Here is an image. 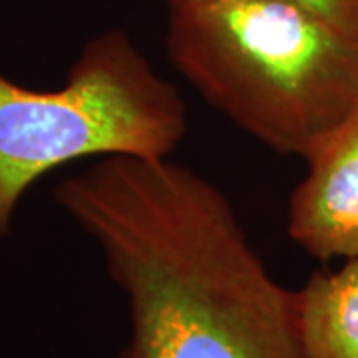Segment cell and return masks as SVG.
Returning a JSON list of instances; mask_svg holds the SVG:
<instances>
[{
    "instance_id": "obj_1",
    "label": "cell",
    "mask_w": 358,
    "mask_h": 358,
    "mask_svg": "<svg viewBox=\"0 0 358 358\" xmlns=\"http://www.w3.org/2000/svg\"><path fill=\"white\" fill-rule=\"evenodd\" d=\"M54 201L100 247L126 296L129 336L117 358H307L296 294L197 171L108 155L62 179Z\"/></svg>"
},
{
    "instance_id": "obj_2",
    "label": "cell",
    "mask_w": 358,
    "mask_h": 358,
    "mask_svg": "<svg viewBox=\"0 0 358 358\" xmlns=\"http://www.w3.org/2000/svg\"><path fill=\"white\" fill-rule=\"evenodd\" d=\"M169 60L273 152L308 159L358 108V38L289 0L167 4Z\"/></svg>"
},
{
    "instance_id": "obj_3",
    "label": "cell",
    "mask_w": 358,
    "mask_h": 358,
    "mask_svg": "<svg viewBox=\"0 0 358 358\" xmlns=\"http://www.w3.org/2000/svg\"><path fill=\"white\" fill-rule=\"evenodd\" d=\"M185 131L179 90L120 28L90 38L58 88L0 72V241L46 173L86 157H169Z\"/></svg>"
},
{
    "instance_id": "obj_4",
    "label": "cell",
    "mask_w": 358,
    "mask_h": 358,
    "mask_svg": "<svg viewBox=\"0 0 358 358\" xmlns=\"http://www.w3.org/2000/svg\"><path fill=\"white\" fill-rule=\"evenodd\" d=\"M289 199L287 233L320 261L358 257V108L308 159Z\"/></svg>"
},
{
    "instance_id": "obj_5",
    "label": "cell",
    "mask_w": 358,
    "mask_h": 358,
    "mask_svg": "<svg viewBox=\"0 0 358 358\" xmlns=\"http://www.w3.org/2000/svg\"><path fill=\"white\" fill-rule=\"evenodd\" d=\"M294 294L307 358H358V257L310 275Z\"/></svg>"
},
{
    "instance_id": "obj_6",
    "label": "cell",
    "mask_w": 358,
    "mask_h": 358,
    "mask_svg": "<svg viewBox=\"0 0 358 358\" xmlns=\"http://www.w3.org/2000/svg\"><path fill=\"white\" fill-rule=\"evenodd\" d=\"M185 0H166V4H176ZM303 6L308 13L317 14L324 22L348 36L358 38V0H289Z\"/></svg>"
}]
</instances>
